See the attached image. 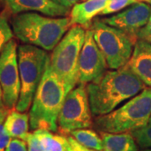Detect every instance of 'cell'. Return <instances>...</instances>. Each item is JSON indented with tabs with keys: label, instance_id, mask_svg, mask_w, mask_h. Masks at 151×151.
Masks as SVG:
<instances>
[{
	"label": "cell",
	"instance_id": "6da1fadb",
	"mask_svg": "<svg viewBox=\"0 0 151 151\" xmlns=\"http://www.w3.org/2000/svg\"><path fill=\"white\" fill-rule=\"evenodd\" d=\"M145 88V84L127 65L107 70L99 81L86 86L92 115L98 117L113 112Z\"/></svg>",
	"mask_w": 151,
	"mask_h": 151
},
{
	"label": "cell",
	"instance_id": "7a4b0ae2",
	"mask_svg": "<svg viewBox=\"0 0 151 151\" xmlns=\"http://www.w3.org/2000/svg\"><path fill=\"white\" fill-rule=\"evenodd\" d=\"M11 26L14 35L23 43L53 50L70 26L69 17L47 16L36 12L14 15Z\"/></svg>",
	"mask_w": 151,
	"mask_h": 151
},
{
	"label": "cell",
	"instance_id": "3957f363",
	"mask_svg": "<svg viewBox=\"0 0 151 151\" xmlns=\"http://www.w3.org/2000/svg\"><path fill=\"white\" fill-rule=\"evenodd\" d=\"M67 95L65 86L50 65V59L29 110V127L57 132L58 118Z\"/></svg>",
	"mask_w": 151,
	"mask_h": 151
},
{
	"label": "cell",
	"instance_id": "277c9868",
	"mask_svg": "<svg viewBox=\"0 0 151 151\" xmlns=\"http://www.w3.org/2000/svg\"><path fill=\"white\" fill-rule=\"evenodd\" d=\"M151 116V87H145L113 112L97 117L93 125L100 133H131L149 124Z\"/></svg>",
	"mask_w": 151,
	"mask_h": 151
},
{
	"label": "cell",
	"instance_id": "5b68a950",
	"mask_svg": "<svg viewBox=\"0 0 151 151\" xmlns=\"http://www.w3.org/2000/svg\"><path fill=\"white\" fill-rule=\"evenodd\" d=\"M86 32L81 25H72L50 56V65L64 83L67 94L79 84V57Z\"/></svg>",
	"mask_w": 151,
	"mask_h": 151
},
{
	"label": "cell",
	"instance_id": "8992f818",
	"mask_svg": "<svg viewBox=\"0 0 151 151\" xmlns=\"http://www.w3.org/2000/svg\"><path fill=\"white\" fill-rule=\"evenodd\" d=\"M50 56L46 50L30 45L18 46V62L20 76V93L15 109L25 113L42 80Z\"/></svg>",
	"mask_w": 151,
	"mask_h": 151
},
{
	"label": "cell",
	"instance_id": "52a82bcc",
	"mask_svg": "<svg viewBox=\"0 0 151 151\" xmlns=\"http://www.w3.org/2000/svg\"><path fill=\"white\" fill-rule=\"evenodd\" d=\"M89 29L98 48L107 60L108 68L117 70L128 64L137 39L117 28L103 23L99 18L93 19Z\"/></svg>",
	"mask_w": 151,
	"mask_h": 151
},
{
	"label": "cell",
	"instance_id": "ba28073f",
	"mask_svg": "<svg viewBox=\"0 0 151 151\" xmlns=\"http://www.w3.org/2000/svg\"><path fill=\"white\" fill-rule=\"evenodd\" d=\"M86 84H79L65 98L58 118V129L64 134L93 125Z\"/></svg>",
	"mask_w": 151,
	"mask_h": 151
},
{
	"label": "cell",
	"instance_id": "9c48e42d",
	"mask_svg": "<svg viewBox=\"0 0 151 151\" xmlns=\"http://www.w3.org/2000/svg\"><path fill=\"white\" fill-rule=\"evenodd\" d=\"M0 85L6 108H15L20 93V76L18 62V45L12 39L0 55Z\"/></svg>",
	"mask_w": 151,
	"mask_h": 151
},
{
	"label": "cell",
	"instance_id": "30bf717a",
	"mask_svg": "<svg viewBox=\"0 0 151 151\" xmlns=\"http://www.w3.org/2000/svg\"><path fill=\"white\" fill-rule=\"evenodd\" d=\"M108 68L107 60L98 48L91 29H87L79 57V84L98 81Z\"/></svg>",
	"mask_w": 151,
	"mask_h": 151
},
{
	"label": "cell",
	"instance_id": "8fae6325",
	"mask_svg": "<svg viewBox=\"0 0 151 151\" xmlns=\"http://www.w3.org/2000/svg\"><path fill=\"white\" fill-rule=\"evenodd\" d=\"M150 14L151 7L142 1L129 6L114 15L101 18L100 19L108 25L121 29L137 39L136 34L145 26Z\"/></svg>",
	"mask_w": 151,
	"mask_h": 151
},
{
	"label": "cell",
	"instance_id": "7c38bea8",
	"mask_svg": "<svg viewBox=\"0 0 151 151\" xmlns=\"http://www.w3.org/2000/svg\"><path fill=\"white\" fill-rule=\"evenodd\" d=\"M0 2L13 16L27 12H37L51 17H66L69 14V9L51 0H0Z\"/></svg>",
	"mask_w": 151,
	"mask_h": 151
},
{
	"label": "cell",
	"instance_id": "4fadbf2b",
	"mask_svg": "<svg viewBox=\"0 0 151 151\" xmlns=\"http://www.w3.org/2000/svg\"><path fill=\"white\" fill-rule=\"evenodd\" d=\"M127 65L145 86L151 87V44L137 40Z\"/></svg>",
	"mask_w": 151,
	"mask_h": 151
},
{
	"label": "cell",
	"instance_id": "5bb4252c",
	"mask_svg": "<svg viewBox=\"0 0 151 151\" xmlns=\"http://www.w3.org/2000/svg\"><path fill=\"white\" fill-rule=\"evenodd\" d=\"M109 0H86L76 4L70 12V24L89 29L95 16L99 15L108 5Z\"/></svg>",
	"mask_w": 151,
	"mask_h": 151
},
{
	"label": "cell",
	"instance_id": "9a60e30c",
	"mask_svg": "<svg viewBox=\"0 0 151 151\" xmlns=\"http://www.w3.org/2000/svg\"><path fill=\"white\" fill-rule=\"evenodd\" d=\"M4 128L11 138L26 140L29 134V116L25 113L12 110L8 113L4 120Z\"/></svg>",
	"mask_w": 151,
	"mask_h": 151
},
{
	"label": "cell",
	"instance_id": "2e32d148",
	"mask_svg": "<svg viewBox=\"0 0 151 151\" xmlns=\"http://www.w3.org/2000/svg\"><path fill=\"white\" fill-rule=\"evenodd\" d=\"M105 151H139L131 133H101Z\"/></svg>",
	"mask_w": 151,
	"mask_h": 151
},
{
	"label": "cell",
	"instance_id": "e0dca14e",
	"mask_svg": "<svg viewBox=\"0 0 151 151\" xmlns=\"http://www.w3.org/2000/svg\"><path fill=\"white\" fill-rule=\"evenodd\" d=\"M34 134L37 136L44 151H68L69 141L64 135L43 129L35 130Z\"/></svg>",
	"mask_w": 151,
	"mask_h": 151
},
{
	"label": "cell",
	"instance_id": "ac0fdd59",
	"mask_svg": "<svg viewBox=\"0 0 151 151\" xmlns=\"http://www.w3.org/2000/svg\"><path fill=\"white\" fill-rule=\"evenodd\" d=\"M70 136L86 148L97 151H103V139L94 130L90 129H76L70 132Z\"/></svg>",
	"mask_w": 151,
	"mask_h": 151
},
{
	"label": "cell",
	"instance_id": "d6986e66",
	"mask_svg": "<svg viewBox=\"0 0 151 151\" xmlns=\"http://www.w3.org/2000/svg\"><path fill=\"white\" fill-rule=\"evenodd\" d=\"M14 35V34L8 19V12L3 11L0 14V55Z\"/></svg>",
	"mask_w": 151,
	"mask_h": 151
},
{
	"label": "cell",
	"instance_id": "ffe728a7",
	"mask_svg": "<svg viewBox=\"0 0 151 151\" xmlns=\"http://www.w3.org/2000/svg\"><path fill=\"white\" fill-rule=\"evenodd\" d=\"M139 147L143 150L151 149V124L131 132Z\"/></svg>",
	"mask_w": 151,
	"mask_h": 151
},
{
	"label": "cell",
	"instance_id": "44dd1931",
	"mask_svg": "<svg viewBox=\"0 0 151 151\" xmlns=\"http://www.w3.org/2000/svg\"><path fill=\"white\" fill-rule=\"evenodd\" d=\"M143 0H109L108 5L104 9V10L99 14L102 15H107L119 12L122 9L128 8L129 6L134 4L138 2H142Z\"/></svg>",
	"mask_w": 151,
	"mask_h": 151
},
{
	"label": "cell",
	"instance_id": "7402d4cb",
	"mask_svg": "<svg viewBox=\"0 0 151 151\" xmlns=\"http://www.w3.org/2000/svg\"><path fill=\"white\" fill-rule=\"evenodd\" d=\"M26 144L28 146V151H44L37 136L33 133H29L26 138Z\"/></svg>",
	"mask_w": 151,
	"mask_h": 151
},
{
	"label": "cell",
	"instance_id": "603a6c76",
	"mask_svg": "<svg viewBox=\"0 0 151 151\" xmlns=\"http://www.w3.org/2000/svg\"><path fill=\"white\" fill-rule=\"evenodd\" d=\"M5 151H28L27 144L24 140L13 138L9 143Z\"/></svg>",
	"mask_w": 151,
	"mask_h": 151
},
{
	"label": "cell",
	"instance_id": "cb8c5ba5",
	"mask_svg": "<svg viewBox=\"0 0 151 151\" xmlns=\"http://www.w3.org/2000/svg\"><path fill=\"white\" fill-rule=\"evenodd\" d=\"M136 37L138 40H142L151 44V14L145 26H144L137 32Z\"/></svg>",
	"mask_w": 151,
	"mask_h": 151
},
{
	"label": "cell",
	"instance_id": "d4e9b609",
	"mask_svg": "<svg viewBox=\"0 0 151 151\" xmlns=\"http://www.w3.org/2000/svg\"><path fill=\"white\" fill-rule=\"evenodd\" d=\"M4 123V122H0V151H5L11 140L10 135L7 133Z\"/></svg>",
	"mask_w": 151,
	"mask_h": 151
},
{
	"label": "cell",
	"instance_id": "484cf974",
	"mask_svg": "<svg viewBox=\"0 0 151 151\" xmlns=\"http://www.w3.org/2000/svg\"><path fill=\"white\" fill-rule=\"evenodd\" d=\"M67 138H68V141H69L68 151H97L83 146L76 140L72 136H68Z\"/></svg>",
	"mask_w": 151,
	"mask_h": 151
},
{
	"label": "cell",
	"instance_id": "4316f807",
	"mask_svg": "<svg viewBox=\"0 0 151 151\" xmlns=\"http://www.w3.org/2000/svg\"><path fill=\"white\" fill-rule=\"evenodd\" d=\"M51 1L59 5L65 7L66 9H70L75 5L76 4H77L79 0H51Z\"/></svg>",
	"mask_w": 151,
	"mask_h": 151
},
{
	"label": "cell",
	"instance_id": "83f0119b",
	"mask_svg": "<svg viewBox=\"0 0 151 151\" xmlns=\"http://www.w3.org/2000/svg\"><path fill=\"white\" fill-rule=\"evenodd\" d=\"M9 113V109L6 108H0V122H4Z\"/></svg>",
	"mask_w": 151,
	"mask_h": 151
},
{
	"label": "cell",
	"instance_id": "f1b7e54d",
	"mask_svg": "<svg viewBox=\"0 0 151 151\" xmlns=\"http://www.w3.org/2000/svg\"><path fill=\"white\" fill-rule=\"evenodd\" d=\"M0 108H5L4 103V93H3V89L0 85Z\"/></svg>",
	"mask_w": 151,
	"mask_h": 151
},
{
	"label": "cell",
	"instance_id": "f546056e",
	"mask_svg": "<svg viewBox=\"0 0 151 151\" xmlns=\"http://www.w3.org/2000/svg\"><path fill=\"white\" fill-rule=\"evenodd\" d=\"M143 151H151V149H146V150H144Z\"/></svg>",
	"mask_w": 151,
	"mask_h": 151
},
{
	"label": "cell",
	"instance_id": "4dcf8cb0",
	"mask_svg": "<svg viewBox=\"0 0 151 151\" xmlns=\"http://www.w3.org/2000/svg\"><path fill=\"white\" fill-rule=\"evenodd\" d=\"M149 124H151V116H150V121H149Z\"/></svg>",
	"mask_w": 151,
	"mask_h": 151
},
{
	"label": "cell",
	"instance_id": "1f68e13d",
	"mask_svg": "<svg viewBox=\"0 0 151 151\" xmlns=\"http://www.w3.org/2000/svg\"><path fill=\"white\" fill-rule=\"evenodd\" d=\"M149 3H150V4H151V0H149Z\"/></svg>",
	"mask_w": 151,
	"mask_h": 151
},
{
	"label": "cell",
	"instance_id": "d6a6232c",
	"mask_svg": "<svg viewBox=\"0 0 151 151\" xmlns=\"http://www.w3.org/2000/svg\"><path fill=\"white\" fill-rule=\"evenodd\" d=\"M143 1H148L149 2V0H143Z\"/></svg>",
	"mask_w": 151,
	"mask_h": 151
},
{
	"label": "cell",
	"instance_id": "836d02e7",
	"mask_svg": "<svg viewBox=\"0 0 151 151\" xmlns=\"http://www.w3.org/2000/svg\"><path fill=\"white\" fill-rule=\"evenodd\" d=\"M83 1H86V0H83Z\"/></svg>",
	"mask_w": 151,
	"mask_h": 151
},
{
	"label": "cell",
	"instance_id": "e575fe53",
	"mask_svg": "<svg viewBox=\"0 0 151 151\" xmlns=\"http://www.w3.org/2000/svg\"><path fill=\"white\" fill-rule=\"evenodd\" d=\"M103 151H105V150H103Z\"/></svg>",
	"mask_w": 151,
	"mask_h": 151
}]
</instances>
